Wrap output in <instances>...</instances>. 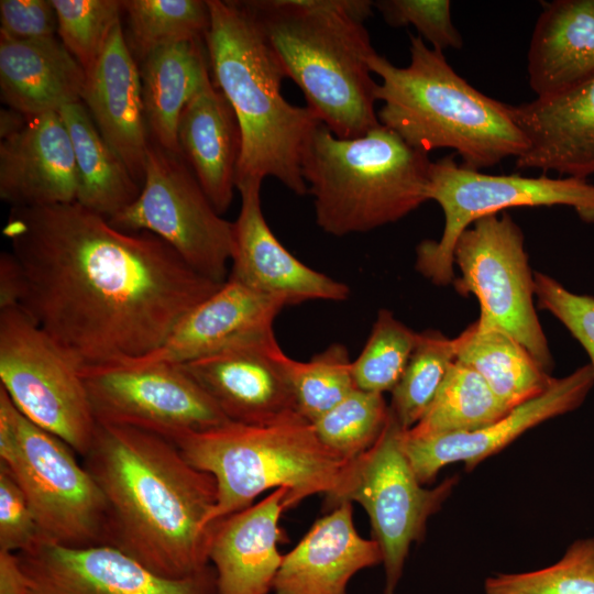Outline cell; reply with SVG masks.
I'll return each mask as SVG.
<instances>
[{"label": "cell", "mask_w": 594, "mask_h": 594, "mask_svg": "<svg viewBox=\"0 0 594 594\" xmlns=\"http://www.w3.org/2000/svg\"><path fill=\"white\" fill-rule=\"evenodd\" d=\"M57 34L68 52L89 73L121 23V0H52Z\"/></svg>", "instance_id": "38"}, {"label": "cell", "mask_w": 594, "mask_h": 594, "mask_svg": "<svg viewBox=\"0 0 594 594\" xmlns=\"http://www.w3.org/2000/svg\"><path fill=\"white\" fill-rule=\"evenodd\" d=\"M109 221L124 231L151 232L199 274L219 284L228 279L232 222L217 212L183 156L153 141L138 198Z\"/></svg>", "instance_id": "12"}, {"label": "cell", "mask_w": 594, "mask_h": 594, "mask_svg": "<svg viewBox=\"0 0 594 594\" xmlns=\"http://www.w3.org/2000/svg\"><path fill=\"white\" fill-rule=\"evenodd\" d=\"M29 118L11 108L2 109L0 114V135L1 140L14 134L21 130Z\"/></svg>", "instance_id": "45"}, {"label": "cell", "mask_w": 594, "mask_h": 594, "mask_svg": "<svg viewBox=\"0 0 594 594\" xmlns=\"http://www.w3.org/2000/svg\"><path fill=\"white\" fill-rule=\"evenodd\" d=\"M286 367L298 411L311 424L356 388L349 351L341 343H332L307 362L288 356Z\"/></svg>", "instance_id": "35"}, {"label": "cell", "mask_w": 594, "mask_h": 594, "mask_svg": "<svg viewBox=\"0 0 594 594\" xmlns=\"http://www.w3.org/2000/svg\"><path fill=\"white\" fill-rule=\"evenodd\" d=\"M24 293L22 268L12 252L0 254V309L19 307Z\"/></svg>", "instance_id": "43"}, {"label": "cell", "mask_w": 594, "mask_h": 594, "mask_svg": "<svg viewBox=\"0 0 594 594\" xmlns=\"http://www.w3.org/2000/svg\"><path fill=\"white\" fill-rule=\"evenodd\" d=\"M410 63L393 65L375 53L370 70L381 78L376 100L382 125L411 147L429 153L451 148L461 165L490 168L509 156L519 157L528 142L514 117V107L475 89L447 62L443 52L409 34Z\"/></svg>", "instance_id": "5"}, {"label": "cell", "mask_w": 594, "mask_h": 594, "mask_svg": "<svg viewBox=\"0 0 594 594\" xmlns=\"http://www.w3.org/2000/svg\"><path fill=\"white\" fill-rule=\"evenodd\" d=\"M287 358L272 330L180 366L230 421L262 426L300 415Z\"/></svg>", "instance_id": "15"}, {"label": "cell", "mask_w": 594, "mask_h": 594, "mask_svg": "<svg viewBox=\"0 0 594 594\" xmlns=\"http://www.w3.org/2000/svg\"><path fill=\"white\" fill-rule=\"evenodd\" d=\"M262 31L285 77L307 107L340 139L381 125L376 86L367 59L375 54L363 22L369 0L242 1Z\"/></svg>", "instance_id": "3"}, {"label": "cell", "mask_w": 594, "mask_h": 594, "mask_svg": "<svg viewBox=\"0 0 594 594\" xmlns=\"http://www.w3.org/2000/svg\"><path fill=\"white\" fill-rule=\"evenodd\" d=\"M69 132L78 173L79 205L111 219L139 196L141 187L98 131L85 105L58 111Z\"/></svg>", "instance_id": "29"}, {"label": "cell", "mask_w": 594, "mask_h": 594, "mask_svg": "<svg viewBox=\"0 0 594 594\" xmlns=\"http://www.w3.org/2000/svg\"><path fill=\"white\" fill-rule=\"evenodd\" d=\"M78 173L59 112L28 120L0 144V197L12 207L76 202Z\"/></svg>", "instance_id": "19"}, {"label": "cell", "mask_w": 594, "mask_h": 594, "mask_svg": "<svg viewBox=\"0 0 594 594\" xmlns=\"http://www.w3.org/2000/svg\"><path fill=\"white\" fill-rule=\"evenodd\" d=\"M383 563L374 539L359 535L352 503H341L317 519L283 561L273 584L275 594H348L359 571Z\"/></svg>", "instance_id": "23"}, {"label": "cell", "mask_w": 594, "mask_h": 594, "mask_svg": "<svg viewBox=\"0 0 594 594\" xmlns=\"http://www.w3.org/2000/svg\"><path fill=\"white\" fill-rule=\"evenodd\" d=\"M287 490H274L250 507L216 521L209 562L217 594H267L283 561L277 549Z\"/></svg>", "instance_id": "24"}, {"label": "cell", "mask_w": 594, "mask_h": 594, "mask_svg": "<svg viewBox=\"0 0 594 594\" xmlns=\"http://www.w3.org/2000/svg\"><path fill=\"white\" fill-rule=\"evenodd\" d=\"M520 227L505 211L475 220L459 237L453 264L462 296L474 295L479 321L496 326L521 343L551 373L553 359L535 308V280Z\"/></svg>", "instance_id": "13"}, {"label": "cell", "mask_w": 594, "mask_h": 594, "mask_svg": "<svg viewBox=\"0 0 594 594\" xmlns=\"http://www.w3.org/2000/svg\"><path fill=\"white\" fill-rule=\"evenodd\" d=\"M388 417L389 406L383 394L356 387L312 426L328 449L352 461L376 443Z\"/></svg>", "instance_id": "34"}, {"label": "cell", "mask_w": 594, "mask_h": 594, "mask_svg": "<svg viewBox=\"0 0 594 594\" xmlns=\"http://www.w3.org/2000/svg\"><path fill=\"white\" fill-rule=\"evenodd\" d=\"M0 594H29L26 576L15 552L0 550Z\"/></svg>", "instance_id": "44"}, {"label": "cell", "mask_w": 594, "mask_h": 594, "mask_svg": "<svg viewBox=\"0 0 594 594\" xmlns=\"http://www.w3.org/2000/svg\"><path fill=\"white\" fill-rule=\"evenodd\" d=\"M131 44L143 61L153 51L205 38L210 23L207 1L123 0Z\"/></svg>", "instance_id": "33"}, {"label": "cell", "mask_w": 594, "mask_h": 594, "mask_svg": "<svg viewBox=\"0 0 594 594\" xmlns=\"http://www.w3.org/2000/svg\"><path fill=\"white\" fill-rule=\"evenodd\" d=\"M0 35L21 41L54 37L57 16L52 0H1Z\"/></svg>", "instance_id": "42"}, {"label": "cell", "mask_w": 594, "mask_h": 594, "mask_svg": "<svg viewBox=\"0 0 594 594\" xmlns=\"http://www.w3.org/2000/svg\"><path fill=\"white\" fill-rule=\"evenodd\" d=\"M0 382L28 419L88 452L98 422L80 367L20 307L0 309Z\"/></svg>", "instance_id": "10"}, {"label": "cell", "mask_w": 594, "mask_h": 594, "mask_svg": "<svg viewBox=\"0 0 594 594\" xmlns=\"http://www.w3.org/2000/svg\"><path fill=\"white\" fill-rule=\"evenodd\" d=\"M539 309L549 311L581 343L594 370V297L570 292L554 278L534 273Z\"/></svg>", "instance_id": "40"}, {"label": "cell", "mask_w": 594, "mask_h": 594, "mask_svg": "<svg viewBox=\"0 0 594 594\" xmlns=\"http://www.w3.org/2000/svg\"><path fill=\"white\" fill-rule=\"evenodd\" d=\"M457 361L476 371L509 408L542 394L554 377L503 329L479 320L460 334Z\"/></svg>", "instance_id": "30"}, {"label": "cell", "mask_w": 594, "mask_h": 594, "mask_svg": "<svg viewBox=\"0 0 594 594\" xmlns=\"http://www.w3.org/2000/svg\"><path fill=\"white\" fill-rule=\"evenodd\" d=\"M429 200L441 207L444 227L438 241L417 245L415 267L438 286L453 283L454 245L465 229L486 215L518 207L566 206L583 222L594 224V185L587 179L491 175L462 166L453 155L431 163Z\"/></svg>", "instance_id": "9"}, {"label": "cell", "mask_w": 594, "mask_h": 594, "mask_svg": "<svg viewBox=\"0 0 594 594\" xmlns=\"http://www.w3.org/2000/svg\"><path fill=\"white\" fill-rule=\"evenodd\" d=\"M514 117L528 142L516 168L579 179L594 174V76L514 107Z\"/></svg>", "instance_id": "20"}, {"label": "cell", "mask_w": 594, "mask_h": 594, "mask_svg": "<svg viewBox=\"0 0 594 594\" xmlns=\"http://www.w3.org/2000/svg\"><path fill=\"white\" fill-rule=\"evenodd\" d=\"M593 386L594 370L586 364L564 377H554L542 394L482 429L422 438L408 437L404 429L403 450L422 485L432 483L442 468L454 462H463L466 471L474 470L527 430L578 409Z\"/></svg>", "instance_id": "17"}, {"label": "cell", "mask_w": 594, "mask_h": 594, "mask_svg": "<svg viewBox=\"0 0 594 594\" xmlns=\"http://www.w3.org/2000/svg\"><path fill=\"white\" fill-rule=\"evenodd\" d=\"M44 542L31 507L9 470L0 463V550L15 553Z\"/></svg>", "instance_id": "41"}, {"label": "cell", "mask_w": 594, "mask_h": 594, "mask_svg": "<svg viewBox=\"0 0 594 594\" xmlns=\"http://www.w3.org/2000/svg\"><path fill=\"white\" fill-rule=\"evenodd\" d=\"M98 424L128 426L168 440L230 420L180 365L80 369Z\"/></svg>", "instance_id": "14"}, {"label": "cell", "mask_w": 594, "mask_h": 594, "mask_svg": "<svg viewBox=\"0 0 594 594\" xmlns=\"http://www.w3.org/2000/svg\"><path fill=\"white\" fill-rule=\"evenodd\" d=\"M384 21L394 28L413 25L435 50H460L463 40L451 19L449 0H377L373 1Z\"/></svg>", "instance_id": "39"}, {"label": "cell", "mask_w": 594, "mask_h": 594, "mask_svg": "<svg viewBox=\"0 0 594 594\" xmlns=\"http://www.w3.org/2000/svg\"><path fill=\"white\" fill-rule=\"evenodd\" d=\"M285 306L229 278L191 308L164 343L150 354L120 365H183L238 341L273 330Z\"/></svg>", "instance_id": "21"}, {"label": "cell", "mask_w": 594, "mask_h": 594, "mask_svg": "<svg viewBox=\"0 0 594 594\" xmlns=\"http://www.w3.org/2000/svg\"><path fill=\"white\" fill-rule=\"evenodd\" d=\"M431 163L427 153L382 124L340 139L319 122L301 158L317 226L343 237L403 219L429 200Z\"/></svg>", "instance_id": "7"}, {"label": "cell", "mask_w": 594, "mask_h": 594, "mask_svg": "<svg viewBox=\"0 0 594 594\" xmlns=\"http://www.w3.org/2000/svg\"><path fill=\"white\" fill-rule=\"evenodd\" d=\"M86 73L56 36L21 41L0 35L1 100L31 119L80 102Z\"/></svg>", "instance_id": "26"}, {"label": "cell", "mask_w": 594, "mask_h": 594, "mask_svg": "<svg viewBox=\"0 0 594 594\" xmlns=\"http://www.w3.org/2000/svg\"><path fill=\"white\" fill-rule=\"evenodd\" d=\"M107 508V543L168 579L210 566L215 477L156 433L98 424L84 455Z\"/></svg>", "instance_id": "2"}, {"label": "cell", "mask_w": 594, "mask_h": 594, "mask_svg": "<svg viewBox=\"0 0 594 594\" xmlns=\"http://www.w3.org/2000/svg\"><path fill=\"white\" fill-rule=\"evenodd\" d=\"M418 336L392 311L381 309L363 350L352 361L356 387L380 394L392 392L408 364Z\"/></svg>", "instance_id": "36"}, {"label": "cell", "mask_w": 594, "mask_h": 594, "mask_svg": "<svg viewBox=\"0 0 594 594\" xmlns=\"http://www.w3.org/2000/svg\"><path fill=\"white\" fill-rule=\"evenodd\" d=\"M262 180L237 184L240 212L232 222L229 278L280 301L285 307L309 300L342 301L350 288L295 257L267 224L261 204Z\"/></svg>", "instance_id": "18"}, {"label": "cell", "mask_w": 594, "mask_h": 594, "mask_svg": "<svg viewBox=\"0 0 594 594\" xmlns=\"http://www.w3.org/2000/svg\"><path fill=\"white\" fill-rule=\"evenodd\" d=\"M461 338L449 339L437 330L419 332L408 364L392 393L389 409L408 430L424 416L457 360Z\"/></svg>", "instance_id": "32"}, {"label": "cell", "mask_w": 594, "mask_h": 594, "mask_svg": "<svg viewBox=\"0 0 594 594\" xmlns=\"http://www.w3.org/2000/svg\"><path fill=\"white\" fill-rule=\"evenodd\" d=\"M527 70L537 97L556 95L594 76V0L542 4L529 45Z\"/></svg>", "instance_id": "27"}, {"label": "cell", "mask_w": 594, "mask_h": 594, "mask_svg": "<svg viewBox=\"0 0 594 594\" xmlns=\"http://www.w3.org/2000/svg\"><path fill=\"white\" fill-rule=\"evenodd\" d=\"M177 138L183 158L222 215L237 188L241 132L232 107L210 76L185 107Z\"/></svg>", "instance_id": "25"}, {"label": "cell", "mask_w": 594, "mask_h": 594, "mask_svg": "<svg viewBox=\"0 0 594 594\" xmlns=\"http://www.w3.org/2000/svg\"><path fill=\"white\" fill-rule=\"evenodd\" d=\"M73 451L28 419L0 386V463L24 494L44 542L106 544L103 495Z\"/></svg>", "instance_id": "8"}, {"label": "cell", "mask_w": 594, "mask_h": 594, "mask_svg": "<svg viewBox=\"0 0 594 594\" xmlns=\"http://www.w3.org/2000/svg\"><path fill=\"white\" fill-rule=\"evenodd\" d=\"M81 102L98 131L120 156L136 182L143 183L150 145L141 72L121 23L99 59L86 74Z\"/></svg>", "instance_id": "22"}, {"label": "cell", "mask_w": 594, "mask_h": 594, "mask_svg": "<svg viewBox=\"0 0 594 594\" xmlns=\"http://www.w3.org/2000/svg\"><path fill=\"white\" fill-rule=\"evenodd\" d=\"M2 233L23 273L19 307L80 369L150 354L223 284L78 202L12 207Z\"/></svg>", "instance_id": "1"}, {"label": "cell", "mask_w": 594, "mask_h": 594, "mask_svg": "<svg viewBox=\"0 0 594 594\" xmlns=\"http://www.w3.org/2000/svg\"><path fill=\"white\" fill-rule=\"evenodd\" d=\"M174 442L195 468L217 483L213 524L253 505L271 488L287 490V509L302 499L324 495L329 509L341 493L352 461L328 449L311 422L298 415L271 425L230 421L202 431H188Z\"/></svg>", "instance_id": "6"}, {"label": "cell", "mask_w": 594, "mask_h": 594, "mask_svg": "<svg viewBox=\"0 0 594 594\" xmlns=\"http://www.w3.org/2000/svg\"><path fill=\"white\" fill-rule=\"evenodd\" d=\"M483 594H594V536L575 540L543 569L487 578Z\"/></svg>", "instance_id": "37"}, {"label": "cell", "mask_w": 594, "mask_h": 594, "mask_svg": "<svg viewBox=\"0 0 594 594\" xmlns=\"http://www.w3.org/2000/svg\"><path fill=\"white\" fill-rule=\"evenodd\" d=\"M205 34L215 86L232 107L241 132L235 186L249 179H278L294 194H309L301 175L306 141L321 122L306 106L282 95L285 74L242 1L207 0Z\"/></svg>", "instance_id": "4"}, {"label": "cell", "mask_w": 594, "mask_h": 594, "mask_svg": "<svg viewBox=\"0 0 594 594\" xmlns=\"http://www.w3.org/2000/svg\"><path fill=\"white\" fill-rule=\"evenodd\" d=\"M403 431L389 409L384 431L369 451L352 461L331 507L358 502L367 513L373 539L382 550L385 594H395L410 546L422 540L428 519L441 508L459 480L453 475L426 488L403 450Z\"/></svg>", "instance_id": "11"}, {"label": "cell", "mask_w": 594, "mask_h": 594, "mask_svg": "<svg viewBox=\"0 0 594 594\" xmlns=\"http://www.w3.org/2000/svg\"><path fill=\"white\" fill-rule=\"evenodd\" d=\"M509 410L476 371L455 360L421 419L405 432L411 438L472 432Z\"/></svg>", "instance_id": "31"}, {"label": "cell", "mask_w": 594, "mask_h": 594, "mask_svg": "<svg viewBox=\"0 0 594 594\" xmlns=\"http://www.w3.org/2000/svg\"><path fill=\"white\" fill-rule=\"evenodd\" d=\"M208 65L202 40L163 46L143 59L140 72L150 139L169 153L182 156L180 116L210 76Z\"/></svg>", "instance_id": "28"}, {"label": "cell", "mask_w": 594, "mask_h": 594, "mask_svg": "<svg viewBox=\"0 0 594 594\" xmlns=\"http://www.w3.org/2000/svg\"><path fill=\"white\" fill-rule=\"evenodd\" d=\"M18 554L29 594H217L211 565L191 578L168 579L108 544L42 542Z\"/></svg>", "instance_id": "16"}]
</instances>
